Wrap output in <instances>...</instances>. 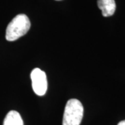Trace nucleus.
I'll use <instances>...</instances> for the list:
<instances>
[{
	"label": "nucleus",
	"mask_w": 125,
	"mask_h": 125,
	"mask_svg": "<svg viewBox=\"0 0 125 125\" xmlns=\"http://www.w3.org/2000/svg\"><path fill=\"white\" fill-rule=\"evenodd\" d=\"M31 27L29 18L24 14L16 15L9 23L6 31V39L8 41H15L24 36Z\"/></svg>",
	"instance_id": "1"
},
{
	"label": "nucleus",
	"mask_w": 125,
	"mask_h": 125,
	"mask_svg": "<svg viewBox=\"0 0 125 125\" xmlns=\"http://www.w3.org/2000/svg\"><path fill=\"white\" fill-rule=\"evenodd\" d=\"M83 116V106L80 101L71 99L65 107L62 125H80Z\"/></svg>",
	"instance_id": "2"
},
{
	"label": "nucleus",
	"mask_w": 125,
	"mask_h": 125,
	"mask_svg": "<svg viewBox=\"0 0 125 125\" xmlns=\"http://www.w3.org/2000/svg\"><path fill=\"white\" fill-rule=\"evenodd\" d=\"M31 79L34 93L39 96L44 95L47 90V80L45 72L39 68L33 69L31 73Z\"/></svg>",
	"instance_id": "3"
},
{
	"label": "nucleus",
	"mask_w": 125,
	"mask_h": 125,
	"mask_svg": "<svg viewBox=\"0 0 125 125\" xmlns=\"http://www.w3.org/2000/svg\"><path fill=\"white\" fill-rule=\"evenodd\" d=\"M97 5L99 9L102 10L104 17H109L113 15L116 9L115 0H98Z\"/></svg>",
	"instance_id": "4"
},
{
	"label": "nucleus",
	"mask_w": 125,
	"mask_h": 125,
	"mask_svg": "<svg viewBox=\"0 0 125 125\" xmlns=\"http://www.w3.org/2000/svg\"><path fill=\"white\" fill-rule=\"evenodd\" d=\"M3 125H24L20 114L15 111H10L6 115Z\"/></svg>",
	"instance_id": "5"
},
{
	"label": "nucleus",
	"mask_w": 125,
	"mask_h": 125,
	"mask_svg": "<svg viewBox=\"0 0 125 125\" xmlns=\"http://www.w3.org/2000/svg\"><path fill=\"white\" fill-rule=\"evenodd\" d=\"M125 125V120L121 121L120 122H119V123H118V125Z\"/></svg>",
	"instance_id": "6"
},
{
	"label": "nucleus",
	"mask_w": 125,
	"mask_h": 125,
	"mask_svg": "<svg viewBox=\"0 0 125 125\" xmlns=\"http://www.w3.org/2000/svg\"><path fill=\"white\" fill-rule=\"evenodd\" d=\"M57 1H60V0H57Z\"/></svg>",
	"instance_id": "7"
}]
</instances>
